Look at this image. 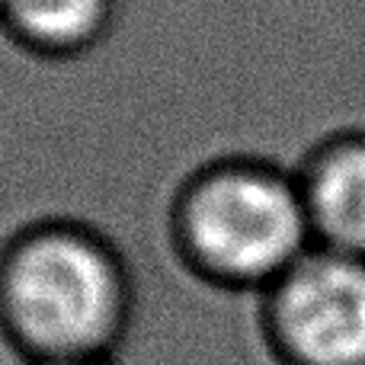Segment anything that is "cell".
Listing matches in <instances>:
<instances>
[{"instance_id":"obj_3","label":"cell","mask_w":365,"mask_h":365,"mask_svg":"<svg viewBox=\"0 0 365 365\" xmlns=\"http://www.w3.org/2000/svg\"><path fill=\"white\" fill-rule=\"evenodd\" d=\"M279 327L304 365H365V257L324 250L289 269Z\"/></svg>"},{"instance_id":"obj_5","label":"cell","mask_w":365,"mask_h":365,"mask_svg":"<svg viewBox=\"0 0 365 365\" xmlns=\"http://www.w3.org/2000/svg\"><path fill=\"white\" fill-rule=\"evenodd\" d=\"M115 19V0H4L0 26L26 48L74 55L96 45Z\"/></svg>"},{"instance_id":"obj_6","label":"cell","mask_w":365,"mask_h":365,"mask_svg":"<svg viewBox=\"0 0 365 365\" xmlns=\"http://www.w3.org/2000/svg\"><path fill=\"white\" fill-rule=\"evenodd\" d=\"M58 365H87V362H58Z\"/></svg>"},{"instance_id":"obj_1","label":"cell","mask_w":365,"mask_h":365,"mask_svg":"<svg viewBox=\"0 0 365 365\" xmlns=\"http://www.w3.org/2000/svg\"><path fill=\"white\" fill-rule=\"evenodd\" d=\"M195 240L212 263L237 276H269L302 259L308 202L266 173H234L202 192Z\"/></svg>"},{"instance_id":"obj_7","label":"cell","mask_w":365,"mask_h":365,"mask_svg":"<svg viewBox=\"0 0 365 365\" xmlns=\"http://www.w3.org/2000/svg\"><path fill=\"white\" fill-rule=\"evenodd\" d=\"M0 10H4V0H0Z\"/></svg>"},{"instance_id":"obj_4","label":"cell","mask_w":365,"mask_h":365,"mask_svg":"<svg viewBox=\"0 0 365 365\" xmlns=\"http://www.w3.org/2000/svg\"><path fill=\"white\" fill-rule=\"evenodd\" d=\"M304 202L330 250L365 257V135H349L317 158Z\"/></svg>"},{"instance_id":"obj_2","label":"cell","mask_w":365,"mask_h":365,"mask_svg":"<svg viewBox=\"0 0 365 365\" xmlns=\"http://www.w3.org/2000/svg\"><path fill=\"white\" fill-rule=\"evenodd\" d=\"M13 308L26 334L55 349H81L109 330L115 279L100 253L68 237L29 247L13 272Z\"/></svg>"}]
</instances>
